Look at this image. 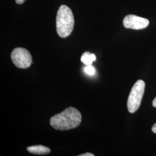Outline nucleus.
I'll use <instances>...</instances> for the list:
<instances>
[{
    "instance_id": "nucleus-1",
    "label": "nucleus",
    "mask_w": 156,
    "mask_h": 156,
    "mask_svg": "<svg viewBox=\"0 0 156 156\" xmlns=\"http://www.w3.org/2000/svg\"><path fill=\"white\" fill-rule=\"evenodd\" d=\"M81 122L80 112L73 107H68L51 117L50 124L55 129L65 131L78 127Z\"/></svg>"
},
{
    "instance_id": "nucleus-2",
    "label": "nucleus",
    "mask_w": 156,
    "mask_h": 156,
    "mask_svg": "<svg viewBox=\"0 0 156 156\" xmlns=\"http://www.w3.org/2000/svg\"><path fill=\"white\" fill-rule=\"evenodd\" d=\"M74 26V17L71 9L67 6H60L56 17V30L61 38L70 35Z\"/></svg>"
},
{
    "instance_id": "nucleus-3",
    "label": "nucleus",
    "mask_w": 156,
    "mask_h": 156,
    "mask_svg": "<svg viewBox=\"0 0 156 156\" xmlns=\"http://www.w3.org/2000/svg\"><path fill=\"white\" fill-rule=\"evenodd\" d=\"M145 87V82L142 80H138L134 84L127 101V108L129 113H133L140 108L144 94Z\"/></svg>"
},
{
    "instance_id": "nucleus-4",
    "label": "nucleus",
    "mask_w": 156,
    "mask_h": 156,
    "mask_svg": "<svg viewBox=\"0 0 156 156\" xmlns=\"http://www.w3.org/2000/svg\"><path fill=\"white\" fill-rule=\"evenodd\" d=\"M11 59L17 68L26 69L33 62L32 56L28 50L23 48H16L11 53Z\"/></svg>"
},
{
    "instance_id": "nucleus-5",
    "label": "nucleus",
    "mask_w": 156,
    "mask_h": 156,
    "mask_svg": "<svg viewBox=\"0 0 156 156\" xmlns=\"http://www.w3.org/2000/svg\"><path fill=\"white\" fill-rule=\"evenodd\" d=\"M149 21L144 17L134 15H129L124 17L123 25L126 28L133 30H141L148 26Z\"/></svg>"
},
{
    "instance_id": "nucleus-6",
    "label": "nucleus",
    "mask_w": 156,
    "mask_h": 156,
    "mask_svg": "<svg viewBox=\"0 0 156 156\" xmlns=\"http://www.w3.org/2000/svg\"><path fill=\"white\" fill-rule=\"evenodd\" d=\"M27 150L30 153L38 155L46 154L50 152V149L49 147L42 145L30 146L27 148Z\"/></svg>"
},
{
    "instance_id": "nucleus-7",
    "label": "nucleus",
    "mask_w": 156,
    "mask_h": 156,
    "mask_svg": "<svg viewBox=\"0 0 156 156\" xmlns=\"http://www.w3.org/2000/svg\"><path fill=\"white\" fill-rule=\"evenodd\" d=\"M96 60V56L94 54H91L89 51L85 52L81 57V62L86 66L91 65L93 62Z\"/></svg>"
},
{
    "instance_id": "nucleus-8",
    "label": "nucleus",
    "mask_w": 156,
    "mask_h": 156,
    "mask_svg": "<svg viewBox=\"0 0 156 156\" xmlns=\"http://www.w3.org/2000/svg\"><path fill=\"white\" fill-rule=\"evenodd\" d=\"M84 72L89 75H94L95 73V69L94 68L91 66V65L87 66L84 68Z\"/></svg>"
},
{
    "instance_id": "nucleus-9",
    "label": "nucleus",
    "mask_w": 156,
    "mask_h": 156,
    "mask_svg": "<svg viewBox=\"0 0 156 156\" xmlns=\"http://www.w3.org/2000/svg\"><path fill=\"white\" fill-rule=\"evenodd\" d=\"M94 154H92V153H84V154H80L79 155V156H94Z\"/></svg>"
},
{
    "instance_id": "nucleus-10",
    "label": "nucleus",
    "mask_w": 156,
    "mask_h": 156,
    "mask_svg": "<svg viewBox=\"0 0 156 156\" xmlns=\"http://www.w3.org/2000/svg\"><path fill=\"white\" fill-rule=\"evenodd\" d=\"M151 130H152V131H153L154 134H156V123L153 126L152 128H151Z\"/></svg>"
},
{
    "instance_id": "nucleus-11",
    "label": "nucleus",
    "mask_w": 156,
    "mask_h": 156,
    "mask_svg": "<svg viewBox=\"0 0 156 156\" xmlns=\"http://www.w3.org/2000/svg\"><path fill=\"white\" fill-rule=\"evenodd\" d=\"M26 0H15L17 4H22Z\"/></svg>"
},
{
    "instance_id": "nucleus-12",
    "label": "nucleus",
    "mask_w": 156,
    "mask_h": 156,
    "mask_svg": "<svg viewBox=\"0 0 156 156\" xmlns=\"http://www.w3.org/2000/svg\"><path fill=\"white\" fill-rule=\"evenodd\" d=\"M152 105L154 107L156 108V97L153 100V102H152Z\"/></svg>"
}]
</instances>
